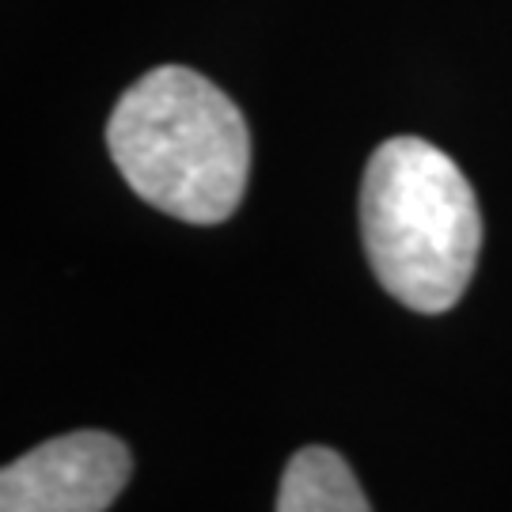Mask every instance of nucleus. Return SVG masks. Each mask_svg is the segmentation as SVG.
Masks as SVG:
<instances>
[{"instance_id":"obj_4","label":"nucleus","mask_w":512,"mask_h":512,"mask_svg":"<svg viewBox=\"0 0 512 512\" xmlns=\"http://www.w3.org/2000/svg\"><path fill=\"white\" fill-rule=\"evenodd\" d=\"M277 512H372V505L346 459L315 444L285 463Z\"/></svg>"},{"instance_id":"obj_3","label":"nucleus","mask_w":512,"mask_h":512,"mask_svg":"<svg viewBox=\"0 0 512 512\" xmlns=\"http://www.w3.org/2000/svg\"><path fill=\"white\" fill-rule=\"evenodd\" d=\"M133 475V456L99 429L65 433L0 471V512H107Z\"/></svg>"},{"instance_id":"obj_1","label":"nucleus","mask_w":512,"mask_h":512,"mask_svg":"<svg viewBox=\"0 0 512 512\" xmlns=\"http://www.w3.org/2000/svg\"><path fill=\"white\" fill-rule=\"evenodd\" d=\"M107 148L137 198L186 224L232 217L251 175V133L239 107L183 65L152 69L118 99Z\"/></svg>"},{"instance_id":"obj_2","label":"nucleus","mask_w":512,"mask_h":512,"mask_svg":"<svg viewBox=\"0 0 512 512\" xmlns=\"http://www.w3.org/2000/svg\"><path fill=\"white\" fill-rule=\"evenodd\" d=\"M361 239L376 281L421 315L456 308L475 277L482 217L459 164L421 137H391L361 179Z\"/></svg>"}]
</instances>
